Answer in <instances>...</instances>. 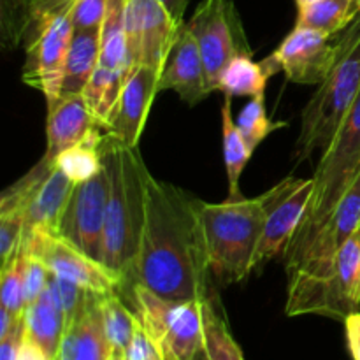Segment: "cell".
Instances as JSON below:
<instances>
[{
  "label": "cell",
  "mask_w": 360,
  "mask_h": 360,
  "mask_svg": "<svg viewBox=\"0 0 360 360\" xmlns=\"http://www.w3.org/2000/svg\"><path fill=\"white\" fill-rule=\"evenodd\" d=\"M98 63H101V28L74 30L67 51L65 67H63L60 98L83 95Z\"/></svg>",
  "instance_id": "cell-21"
},
{
  "label": "cell",
  "mask_w": 360,
  "mask_h": 360,
  "mask_svg": "<svg viewBox=\"0 0 360 360\" xmlns=\"http://www.w3.org/2000/svg\"><path fill=\"white\" fill-rule=\"evenodd\" d=\"M55 360H58V359H56V357H55Z\"/></svg>",
  "instance_id": "cell-43"
},
{
  "label": "cell",
  "mask_w": 360,
  "mask_h": 360,
  "mask_svg": "<svg viewBox=\"0 0 360 360\" xmlns=\"http://www.w3.org/2000/svg\"><path fill=\"white\" fill-rule=\"evenodd\" d=\"M98 127L102 125L88 108L83 95L60 98L58 102L48 108V122H46L48 148H46L44 157L55 164L56 157L62 151L83 143Z\"/></svg>",
  "instance_id": "cell-18"
},
{
  "label": "cell",
  "mask_w": 360,
  "mask_h": 360,
  "mask_svg": "<svg viewBox=\"0 0 360 360\" xmlns=\"http://www.w3.org/2000/svg\"><path fill=\"white\" fill-rule=\"evenodd\" d=\"M18 360H51L46 355V352L35 343L32 338L27 336V330H25L23 343H21L20 355H18Z\"/></svg>",
  "instance_id": "cell-39"
},
{
  "label": "cell",
  "mask_w": 360,
  "mask_h": 360,
  "mask_svg": "<svg viewBox=\"0 0 360 360\" xmlns=\"http://www.w3.org/2000/svg\"><path fill=\"white\" fill-rule=\"evenodd\" d=\"M153 360H165L164 357H162V355H157V357H155Z\"/></svg>",
  "instance_id": "cell-42"
},
{
  "label": "cell",
  "mask_w": 360,
  "mask_h": 360,
  "mask_svg": "<svg viewBox=\"0 0 360 360\" xmlns=\"http://www.w3.org/2000/svg\"><path fill=\"white\" fill-rule=\"evenodd\" d=\"M210 276L199 199L148 174L134 285L171 301H204Z\"/></svg>",
  "instance_id": "cell-1"
},
{
  "label": "cell",
  "mask_w": 360,
  "mask_h": 360,
  "mask_svg": "<svg viewBox=\"0 0 360 360\" xmlns=\"http://www.w3.org/2000/svg\"><path fill=\"white\" fill-rule=\"evenodd\" d=\"M160 2L167 7V11L171 13V16L174 18L178 23L185 25L183 18H185V11H186V7H188L190 0H160Z\"/></svg>",
  "instance_id": "cell-40"
},
{
  "label": "cell",
  "mask_w": 360,
  "mask_h": 360,
  "mask_svg": "<svg viewBox=\"0 0 360 360\" xmlns=\"http://www.w3.org/2000/svg\"><path fill=\"white\" fill-rule=\"evenodd\" d=\"M164 90H174L188 105H195L211 94L199 46L186 23L169 49L158 74V94Z\"/></svg>",
  "instance_id": "cell-16"
},
{
  "label": "cell",
  "mask_w": 360,
  "mask_h": 360,
  "mask_svg": "<svg viewBox=\"0 0 360 360\" xmlns=\"http://www.w3.org/2000/svg\"><path fill=\"white\" fill-rule=\"evenodd\" d=\"M340 51L333 69L320 83L301 115V132L294 148L295 164L326 151L360 94V16L338 37Z\"/></svg>",
  "instance_id": "cell-4"
},
{
  "label": "cell",
  "mask_w": 360,
  "mask_h": 360,
  "mask_svg": "<svg viewBox=\"0 0 360 360\" xmlns=\"http://www.w3.org/2000/svg\"><path fill=\"white\" fill-rule=\"evenodd\" d=\"M101 65L116 70L125 79L136 70L125 34V0H108L101 27Z\"/></svg>",
  "instance_id": "cell-23"
},
{
  "label": "cell",
  "mask_w": 360,
  "mask_h": 360,
  "mask_svg": "<svg viewBox=\"0 0 360 360\" xmlns=\"http://www.w3.org/2000/svg\"><path fill=\"white\" fill-rule=\"evenodd\" d=\"M25 260H27V250L21 243L16 255L6 266H2V273H0V301L4 308L9 309L14 316H25V311H27L23 292Z\"/></svg>",
  "instance_id": "cell-32"
},
{
  "label": "cell",
  "mask_w": 360,
  "mask_h": 360,
  "mask_svg": "<svg viewBox=\"0 0 360 360\" xmlns=\"http://www.w3.org/2000/svg\"><path fill=\"white\" fill-rule=\"evenodd\" d=\"M313 178L295 179L292 185L278 197L269 207L266 217L259 248L253 259V271L273 260L274 257L285 255L295 232L302 225L309 202L313 197Z\"/></svg>",
  "instance_id": "cell-13"
},
{
  "label": "cell",
  "mask_w": 360,
  "mask_h": 360,
  "mask_svg": "<svg viewBox=\"0 0 360 360\" xmlns=\"http://www.w3.org/2000/svg\"><path fill=\"white\" fill-rule=\"evenodd\" d=\"M125 81L127 79L120 72L108 69V67L98 63L94 76H91L90 83L84 88V101H86L88 108L91 109V112H94V116L97 118V122L101 123L104 129L105 122H108L112 109H115L116 102H118Z\"/></svg>",
  "instance_id": "cell-29"
},
{
  "label": "cell",
  "mask_w": 360,
  "mask_h": 360,
  "mask_svg": "<svg viewBox=\"0 0 360 360\" xmlns=\"http://www.w3.org/2000/svg\"><path fill=\"white\" fill-rule=\"evenodd\" d=\"M72 4L74 0H48L35 4L30 11L23 83L42 91L48 108L60 98L63 67L74 35Z\"/></svg>",
  "instance_id": "cell-7"
},
{
  "label": "cell",
  "mask_w": 360,
  "mask_h": 360,
  "mask_svg": "<svg viewBox=\"0 0 360 360\" xmlns=\"http://www.w3.org/2000/svg\"><path fill=\"white\" fill-rule=\"evenodd\" d=\"M105 207H108V172L102 167L95 178L76 185L55 232L83 250L91 259L102 262Z\"/></svg>",
  "instance_id": "cell-12"
},
{
  "label": "cell",
  "mask_w": 360,
  "mask_h": 360,
  "mask_svg": "<svg viewBox=\"0 0 360 360\" xmlns=\"http://www.w3.org/2000/svg\"><path fill=\"white\" fill-rule=\"evenodd\" d=\"M292 181L294 178L283 179L253 199H227L218 204L199 199L210 273L214 280L221 285L241 283L253 273V259L269 207Z\"/></svg>",
  "instance_id": "cell-3"
},
{
  "label": "cell",
  "mask_w": 360,
  "mask_h": 360,
  "mask_svg": "<svg viewBox=\"0 0 360 360\" xmlns=\"http://www.w3.org/2000/svg\"><path fill=\"white\" fill-rule=\"evenodd\" d=\"M141 326L165 360H195L204 350V301H171L136 283L130 290Z\"/></svg>",
  "instance_id": "cell-8"
},
{
  "label": "cell",
  "mask_w": 360,
  "mask_h": 360,
  "mask_svg": "<svg viewBox=\"0 0 360 360\" xmlns=\"http://www.w3.org/2000/svg\"><path fill=\"white\" fill-rule=\"evenodd\" d=\"M218 301L210 295L204 299V350L202 360H245L238 341L232 336L227 322L220 309Z\"/></svg>",
  "instance_id": "cell-27"
},
{
  "label": "cell",
  "mask_w": 360,
  "mask_h": 360,
  "mask_svg": "<svg viewBox=\"0 0 360 360\" xmlns=\"http://www.w3.org/2000/svg\"><path fill=\"white\" fill-rule=\"evenodd\" d=\"M360 309V229L327 262L288 273L287 316L347 320Z\"/></svg>",
  "instance_id": "cell-5"
},
{
  "label": "cell",
  "mask_w": 360,
  "mask_h": 360,
  "mask_svg": "<svg viewBox=\"0 0 360 360\" xmlns=\"http://www.w3.org/2000/svg\"><path fill=\"white\" fill-rule=\"evenodd\" d=\"M345 327H347V340L352 357L360 360V311L348 316L345 320Z\"/></svg>",
  "instance_id": "cell-38"
},
{
  "label": "cell",
  "mask_w": 360,
  "mask_h": 360,
  "mask_svg": "<svg viewBox=\"0 0 360 360\" xmlns=\"http://www.w3.org/2000/svg\"><path fill=\"white\" fill-rule=\"evenodd\" d=\"M41 2L48 0H0V27L6 48H16L25 41L32 7Z\"/></svg>",
  "instance_id": "cell-33"
},
{
  "label": "cell",
  "mask_w": 360,
  "mask_h": 360,
  "mask_svg": "<svg viewBox=\"0 0 360 360\" xmlns=\"http://www.w3.org/2000/svg\"><path fill=\"white\" fill-rule=\"evenodd\" d=\"M108 360H127V355L123 350H112Z\"/></svg>",
  "instance_id": "cell-41"
},
{
  "label": "cell",
  "mask_w": 360,
  "mask_h": 360,
  "mask_svg": "<svg viewBox=\"0 0 360 360\" xmlns=\"http://www.w3.org/2000/svg\"><path fill=\"white\" fill-rule=\"evenodd\" d=\"M269 81V74L260 62H253L252 56H236L221 70L218 79V91L229 97H259L264 95Z\"/></svg>",
  "instance_id": "cell-28"
},
{
  "label": "cell",
  "mask_w": 360,
  "mask_h": 360,
  "mask_svg": "<svg viewBox=\"0 0 360 360\" xmlns=\"http://www.w3.org/2000/svg\"><path fill=\"white\" fill-rule=\"evenodd\" d=\"M340 37V35H338ZM340 51V42L330 35L311 28L294 27L273 55L260 65L269 77L283 70L288 81L297 84H320L333 69Z\"/></svg>",
  "instance_id": "cell-11"
},
{
  "label": "cell",
  "mask_w": 360,
  "mask_h": 360,
  "mask_svg": "<svg viewBox=\"0 0 360 360\" xmlns=\"http://www.w3.org/2000/svg\"><path fill=\"white\" fill-rule=\"evenodd\" d=\"M360 16V0H316L299 9L295 27L338 37Z\"/></svg>",
  "instance_id": "cell-24"
},
{
  "label": "cell",
  "mask_w": 360,
  "mask_h": 360,
  "mask_svg": "<svg viewBox=\"0 0 360 360\" xmlns=\"http://www.w3.org/2000/svg\"><path fill=\"white\" fill-rule=\"evenodd\" d=\"M25 330L49 359L55 360L65 330V315L51 283H48L41 297L25 311Z\"/></svg>",
  "instance_id": "cell-22"
},
{
  "label": "cell",
  "mask_w": 360,
  "mask_h": 360,
  "mask_svg": "<svg viewBox=\"0 0 360 360\" xmlns=\"http://www.w3.org/2000/svg\"><path fill=\"white\" fill-rule=\"evenodd\" d=\"M105 9H108V0H74L72 11H70L74 30L101 28Z\"/></svg>",
  "instance_id": "cell-34"
},
{
  "label": "cell",
  "mask_w": 360,
  "mask_h": 360,
  "mask_svg": "<svg viewBox=\"0 0 360 360\" xmlns=\"http://www.w3.org/2000/svg\"><path fill=\"white\" fill-rule=\"evenodd\" d=\"M360 229V172L326 218L319 231L313 234L308 245L292 260L285 262L287 273L295 269L315 267L333 259L341 246Z\"/></svg>",
  "instance_id": "cell-14"
},
{
  "label": "cell",
  "mask_w": 360,
  "mask_h": 360,
  "mask_svg": "<svg viewBox=\"0 0 360 360\" xmlns=\"http://www.w3.org/2000/svg\"><path fill=\"white\" fill-rule=\"evenodd\" d=\"M221 141H224V160L229 181L227 199H243L239 183H241V174L248 160L252 158L253 151L250 150L245 137L239 132L238 123L232 116V97H229V95H225L224 105H221Z\"/></svg>",
  "instance_id": "cell-25"
},
{
  "label": "cell",
  "mask_w": 360,
  "mask_h": 360,
  "mask_svg": "<svg viewBox=\"0 0 360 360\" xmlns=\"http://www.w3.org/2000/svg\"><path fill=\"white\" fill-rule=\"evenodd\" d=\"M158 94V70L139 65L125 81L105 130L130 148H139L144 123Z\"/></svg>",
  "instance_id": "cell-15"
},
{
  "label": "cell",
  "mask_w": 360,
  "mask_h": 360,
  "mask_svg": "<svg viewBox=\"0 0 360 360\" xmlns=\"http://www.w3.org/2000/svg\"><path fill=\"white\" fill-rule=\"evenodd\" d=\"M101 309L105 334L112 350L127 352L137 327V315L130 311L120 297V292L101 295Z\"/></svg>",
  "instance_id": "cell-30"
},
{
  "label": "cell",
  "mask_w": 360,
  "mask_h": 360,
  "mask_svg": "<svg viewBox=\"0 0 360 360\" xmlns=\"http://www.w3.org/2000/svg\"><path fill=\"white\" fill-rule=\"evenodd\" d=\"M21 243L28 255L37 259L51 276L72 281L98 295L122 290V281L116 274L56 232L34 229L23 232Z\"/></svg>",
  "instance_id": "cell-10"
},
{
  "label": "cell",
  "mask_w": 360,
  "mask_h": 360,
  "mask_svg": "<svg viewBox=\"0 0 360 360\" xmlns=\"http://www.w3.org/2000/svg\"><path fill=\"white\" fill-rule=\"evenodd\" d=\"M74 188L76 183L70 181L58 167L53 169L30 199L25 218V232L34 229L55 232Z\"/></svg>",
  "instance_id": "cell-20"
},
{
  "label": "cell",
  "mask_w": 360,
  "mask_h": 360,
  "mask_svg": "<svg viewBox=\"0 0 360 360\" xmlns=\"http://www.w3.org/2000/svg\"><path fill=\"white\" fill-rule=\"evenodd\" d=\"M112 347L102 319L101 295L86 290L76 315L67 322L58 360H108Z\"/></svg>",
  "instance_id": "cell-17"
},
{
  "label": "cell",
  "mask_w": 360,
  "mask_h": 360,
  "mask_svg": "<svg viewBox=\"0 0 360 360\" xmlns=\"http://www.w3.org/2000/svg\"><path fill=\"white\" fill-rule=\"evenodd\" d=\"M101 129L102 127L95 129L83 143L62 151L56 157V167L76 185L95 178L102 171V167H104L101 153V144L102 139H104V134L101 132Z\"/></svg>",
  "instance_id": "cell-26"
},
{
  "label": "cell",
  "mask_w": 360,
  "mask_h": 360,
  "mask_svg": "<svg viewBox=\"0 0 360 360\" xmlns=\"http://www.w3.org/2000/svg\"><path fill=\"white\" fill-rule=\"evenodd\" d=\"M25 338V316L11 329L7 336L0 338V360H18Z\"/></svg>",
  "instance_id": "cell-37"
},
{
  "label": "cell",
  "mask_w": 360,
  "mask_h": 360,
  "mask_svg": "<svg viewBox=\"0 0 360 360\" xmlns=\"http://www.w3.org/2000/svg\"><path fill=\"white\" fill-rule=\"evenodd\" d=\"M186 27L199 46L210 91H218L221 70L231 60L253 55L232 0H202Z\"/></svg>",
  "instance_id": "cell-9"
},
{
  "label": "cell",
  "mask_w": 360,
  "mask_h": 360,
  "mask_svg": "<svg viewBox=\"0 0 360 360\" xmlns=\"http://www.w3.org/2000/svg\"><path fill=\"white\" fill-rule=\"evenodd\" d=\"M236 123H238L239 132L245 137L246 144H248L252 151H255L259 148V144L267 136H271L274 130L287 127V122H273L267 116L266 98H264V95L250 98L248 104L239 112Z\"/></svg>",
  "instance_id": "cell-31"
},
{
  "label": "cell",
  "mask_w": 360,
  "mask_h": 360,
  "mask_svg": "<svg viewBox=\"0 0 360 360\" xmlns=\"http://www.w3.org/2000/svg\"><path fill=\"white\" fill-rule=\"evenodd\" d=\"M108 172L102 264L122 281V290L134 287V264L144 224V192L150 174L139 148H130L105 132L101 144Z\"/></svg>",
  "instance_id": "cell-2"
},
{
  "label": "cell",
  "mask_w": 360,
  "mask_h": 360,
  "mask_svg": "<svg viewBox=\"0 0 360 360\" xmlns=\"http://www.w3.org/2000/svg\"><path fill=\"white\" fill-rule=\"evenodd\" d=\"M139 320V319H137ZM127 360H153L157 355H162L141 322H137L136 333H134L132 341H130L129 348L125 352Z\"/></svg>",
  "instance_id": "cell-36"
},
{
  "label": "cell",
  "mask_w": 360,
  "mask_h": 360,
  "mask_svg": "<svg viewBox=\"0 0 360 360\" xmlns=\"http://www.w3.org/2000/svg\"><path fill=\"white\" fill-rule=\"evenodd\" d=\"M49 271L39 262L37 259L30 257L27 253V260H25V271H23V292H25V302H27V308L30 304H34L39 297L42 295V292L46 290L49 283Z\"/></svg>",
  "instance_id": "cell-35"
},
{
  "label": "cell",
  "mask_w": 360,
  "mask_h": 360,
  "mask_svg": "<svg viewBox=\"0 0 360 360\" xmlns=\"http://www.w3.org/2000/svg\"><path fill=\"white\" fill-rule=\"evenodd\" d=\"M360 172V94L338 129L326 151H322L313 174V197L302 225L285 252V262L294 259L313 238L330 211L336 207Z\"/></svg>",
  "instance_id": "cell-6"
},
{
  "label": "cell",
  "mask_w": 360,
  "mask_h": 360,
  "mask_svg": "<svg viewBox=\"0 0 360 360\" xmlns=\"http://www.w3.org/2000/svg\"><path fill=\"white\" fill-rule=\"evenodd\" d=\"M141 16V65L160 74L169 49L174 44L183 25L178 23L160 0H137Z\"/></svg>",
  "instance_id": "cell-19"
}]
</instances>
